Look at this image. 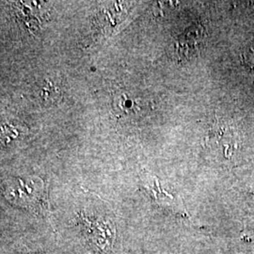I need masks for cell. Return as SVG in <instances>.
Masks as SVG:
<instances>
[{"mask_svg":"<svg viewBox=\"0 0 254 254\" xmlns=\"http://www.w3.org/2000/svg\"><path fill=\"white\" fill-rule=\"evenodd\" d=\"M112 108L119 118L132 117L140 109L136 98L131 93L125 91H118L114 94Z\"/></svg>","mask_w":254,"mask_h":254,"instance_id":"cell-1","label":"cell"},{"mask_svg":"<svg viewBox=\"0 0 254 254\" xmlns=\"http://www.w3.org/2000/svg\"><path fill=\"white\" fill-rule=\"evenodd\" d=\"M41 95L45 100H48L49 94L50 93V97L51 99H55L57 97L58 94H56V86L52 82L48 79L45 80V83L43 84V86H41Z\"/></svg>","mask_w":254,"mask_h":254,"instance_id":"cell-2","label":"cell"},{"mask_svg":"<svg viewBox=\"0 0 254 254\" xmlns=\"http://www.w3.org/2000/svg\"><path fill=\"white\" fill-rule=\"evenodd\" d=\"M245 61L247 64L252 66L254 69V46L250 48V50L245 54Z\"/></svg>","mask_w":254,"mask_h":254,"instance_id":"cell-3","label":"cell"}]
</instances>
